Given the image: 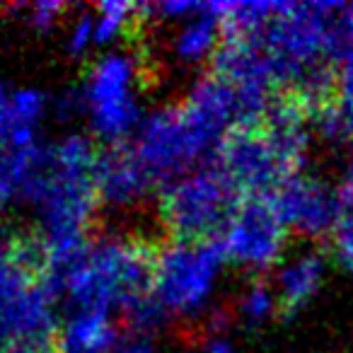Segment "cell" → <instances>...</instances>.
<instances>
[{
  "instance_id": "7c38bea8",
  "label": "cell",
  "mask_w": 353,
  "mask_h": 353,
  "mask_svg": "<svg viewBox=\"0 0 353 353\" xmlns=\"http://www.w3.org/2000/svg\"><path fill=\"white\" fill-rule=\"evenodd\" d=\"M223 25L216 3H203V8L189 20L172 27L167 39V56L184 70H199L206 63H216L223 44Z\"/></svg>"
},
{
  "instance_id": "cb8c5ba5",
  "label": "cell",
  "mask_w": 353,
  "mask_h": 353,
  "mask_svg": "<svg viewBox=\"0 0 353 353\" xmlns=\"http://www.w3.org/2000/svg\"><path fill=\"white\" fill-rule=\"evenodd\" d=\"M201 353H240V348H237V343L232 341L223 329H216V332H211V336L203 341Z\"/></svg>"
},
{
  "instance_id": "44dd1931",
  "label": "cell",
  "mask_w": 353,
  "mask_h": 353,
  "mask_svg": "<svg viewBox=\"0 0 353 353\" xmlns=\"http://www.w3.org/2000/svg\"><path fill=\"white\" fill-rule=\"evenodd\" d=\"M332 254L339 269L353 279V216H346L332 232Z\"/></svg>"
},
{
  "instance_id": "9a60e30c",
  "label": "cell",
  "mask_w": 353,
  "mask_h": 353,
  "mask_svg": "<svg viewBox=\"0 0 353 353\" xmlns=\"http://www.w3.org/2000/svg\"><path fill=\"white\" fill-rule=\"evenodd\" d=\"M281 300L276 295L274 285L261 279H254L237 293L235 298V319L245 329H264L279 317Z\"/></svg>"
},
{
  "instance_id": "d6986e66",
  "label": "cell",
  "mask_w": 353,
  "mask_h": 353,
  "mask_svg": "<svg viewBox=\"0 0 353 353\" xmlns=\"http://www.w3.org/2000/svg\"><path fill=\"white\" fill-rule=\"evenodd\" d=\"M203 8V3H194V0H165V3H150L143 6V15L155 17V20L165 22V25H179V22L189 20Z\"/></svg>"
},
{
  "instance_id": "2e32d148",
  "label": "cell",
  "mask_w": 353,
  "mask_h": 353,
  "mask_svg": "<svg viewBox=\"0 0 353 353\" xmlns=\"http://www.w3.org/2000/svg\"><path fill=\"white\" fill-rule=\"evenodd\" d=\"M143 15V6L126 3V0H107L92 8L94 32H97V49L112 51L119 49V41L131 32L136 17Z\"/></svg>"
},
{
  "instance_id": "ffe728a7",
  "label": "cell",
  "mask_w": 353,
  "mask_h": 353,
  "mask_svg": "<svg viewBox=\"0 0 353 353\" xmlns=\"http://www.w3.org/2000/svg\"><path fill=\"white\" fill-rule=\"evenodd\" d=\"M22 12L27 15V25L32 30H37L39 34H46V32L56 30L63 22L65 6L63 3H56V0H39V3L22 8Z\"/></svg>"
},
{
  "instance_id": "8992f818",
  "label": "cell",
  "mask_w": 353,
  "mask_h": 353,
  "mask_svg": "<svg viewBox=\"0 0 353 353\" xmlns=\"http://www.w3.org/2000/svg\"><path fill=\"white\" fill-rule=\"evenodd\" d=\"M39 247L20 240L0 247V353L22 341H56L59 303L34 264Z\"/></svg>"
},
{
  "instance_id": "5bb4252c",
  "label": "cell",
  "mask_w": 353,
  "mask_h": 353,
  "mask_svg": "<svg viewBox=\"0 0 353 353\" xmlns=\"http://www.w3.org/2000/svg\"><path fill=\"white\" fill-rule=\"evenodd\" d=\"M121 336L117 319L94 312H63L56 332L59 353H104Z\"/></svg>"
},
{
  "instance_id": "9c48e42d",
  "label": "cell",
  "mask_w": 353,
  "mask_h": 353,
  "mask_svg": "<svg viewBox=\"0 0 353 353\" xmlns=\"http://www.w3.org/2000/svg\"><path fill=\"white\" fill-rule=\"evenodd\" d=\"M216 165L237 192L250 194V199H269L288 176L298 174L288 167L261 123L237 128L221 148Z\"/></svg>"
},
{
  "instance_id": "30bf717a",
  "label": "cell",
  "mask_w": 353,
  "mask_h": 353,
  "mask_svg": "<svg viewBox=\"0 0 353 353\" xmlns=\"http://www.w3.org/2000/svg\"><path fill=\"white\" fill-rule=\"evenodd\" d=\"M269 201L274 203L285 230L305 240L332 237L336 225L346 218V208L339 199L336 184H329L322 176L305 174V172L288 176L271 194Z\"/></svg>"
},
{
  "instance_id": "ba28073f",
  "label": "cell",
  "mask_w": 353,
  "mask_h": 353,
  "mask_svg": "<svg viewBox=\"0 0 353 353\" xmlns=\"http://www.w3.org/2000/svg\"><path fill=\"white\" fill-rule=\"evenodd\" d=\"M218 247L228 264L247 274H264L288 254V230L269 199H247L218 235Z\"/></svg>"
},
{
  "instance_id": "4fadbf2b",
  "label": "cell",
  "mask_w": 353,
  "mask_h": 353,
  "mask_svg": "<svg viewBox=\"0 0 353 353\" xmlns=\"http://www.w3.org/2000/svg\"><path fill=\"white\" fill-rule=\"evenodd\" d=\"M329 274V261L314 247L288 252L279 266L274 269L276 295L281 300V307L285 310H303L312 303L324 288V281Z\"/></svg>"
},
{
  "instance_id": "603a6c76",
  "label": "cell",
  "mask_w": 353,
  "mask_h": 353,
  "mask_svg": "<svg viewBox=\"0 0 353 353\" xmlns=\"http://www.w3.org/2000/svg\"><path fill=\"white\" fill-rule=\"evenodd\" d=\"M336 192L343 208H346V213H353V150L341 162V170H339V179H336Z\"/></svg>"
},
{
  "instance_id": "3957f363",
  "label": "cell",
  "mask_w": 353,
  "mask_h": 353,
  "mask_svg": "<svg viewBox=\"0 0 353 353\" xmlns=\"http://www.w3.org/2000/svg\"><path fill=\"white\" fill-rule=\"evenodd\" d=\"M152 256L141 240L102 232L61 259L44 261L41 279L63 312L123 314L150 293Z\"/></svg>"
},
{
  "instance_id": "277c9868",
  "label": "cell",
  "mask_w": 353,
  "mask_h": 353,
  "mask_svg": "<svg viewBox=\"0 0 353 353\" xmlns=\"http://www.w3.org/2000/svg\"><path fill=\"white\" fill-rule=\"evenodd\" d=\"M78 112L90 138L107 148L133 138L145 119L143 107V63L133 51H102L83 75L75 90Z\"/></svg>"
},
{
  "instance_id": "ac0fdd59",
  "label": "cell",
  "mask_w": 353,
  "mask_h": 353,
  "mask_svg": "<svg viewBox=\"0 0 353 353\" xmlns=\"http://www.w3.org/2000/svg\"><path fill=\"white\" fill-rule=\"evenodd\" d=\"M332 104L346 126L348 141H353V56L343 61L334 73Z\"/></svg>"
},
{
  "instance_id": "6da1fadb",
  "label": "cell",
  "mask_w": 353,
  "mask_h": 353,
  "mask_svg": "<svg viewBox=\"0 0 353 353\" xmlns=\"http://www.w3.org/2000/svg\"><path fill=\"white\" fill-rule=\"evenodd\" d=\"M247 119L240 97L216 75L199 78L179 102L145 114L131 150L157 184H170L192 170L216 162L221 148Z\"/></svg>"
},
{
  "instance_id": "7a4b0ae2",
  "label": "cell",
  "mask_w": 353,
  "mask_h": 353,
  "mask_svg": "<svg viewBox=\"0 0 353 353\" xmlns=\"http://www.w3.org/2000/svg\"><path fill=\"white\" fill-rule=\"evenodd\" d=\"M94 160L92 138L65 133L46 143L39 167L22 189L20 201L30 208L41 264L61 259L90 240L88 230L99 206L92 184Z\"/></svg>"
},
{
  "instance_id": "8fae6325",
  "label": "cell",
  "mask_w": 353,
  "mask_h": 353,
  "mask_svg": "<svg viewBox=\"0 0 353 353\" xmlns=\"http://www.w3.org/2000/svg\"><path fill=\"white\" fill-rule=\"evenodd\" d=\"M97 203L107 211H133L143 206L157 187L131 145H114L97 152L92 170Z\"/></svg>"
},
{
  "instance_id": "7402d4cb",
  "label": "cell",
  "mask_w": 353,
  "mask_h": 353,
  "mask_svg": "<svg viewBox=\"0 0 353 353\" xmlns=\"http://www.w3.org/2000/svg\"><path fill=\"white\" fill-rule=\"evenodd\" d=\"M104 353H157V348H155V339L152 336L126 332V334H121V336H119Z\"/></svg>"
},
{
  "instance_id": "52a82bcc",
  "label": "cell",
  "mask_w": 353,
  "mask_h": 353,
  "mask_svg": "<svg viewBox=\"0 0 353 353\" xmlns=\"http://www.w3.org/2000/svg\"><path fill=\"white\" fill-rule=\"evenodd\" d=\"M240 192L216 165H203L165 184L160 221L172 240H211L240 206Z\"/></svg>"
},
{
  "instance_id": "5b68a950",
  "label": "cell",
  "mask_w": 353,
  "mask_h": 353,
  "mask_svg": "<svg viewBox=\"0 0 353 353\" xmlns=\"http://www.w3.org/2000/svg\"><path fill=\"white\" fill-rule=\"evenodd\" d=\"M225 266L218 242L170 240L152 254L150 295L170 322H199L216 312Z\"/></svg>"
},
{
  "instance_id": "e0dca14e",
  "label": "cell",
  "mask_w": 353,
  "mask_h": 353,
  "mask_svg": "<svg viewBox=\"0 0 353 353\" xmlns=\"http://www.w3.org/2000/svg\"><path fill=\"white\" fill-rule=\"evenodd\" d=\"M63 49L70 59L83 61L85 56H90L97 49V32H94V17L92 10H85L80 15H75L73 20L65 25L63 32Z\"/></svg>"
}]
</instances>
